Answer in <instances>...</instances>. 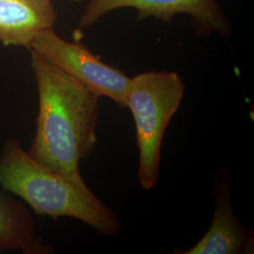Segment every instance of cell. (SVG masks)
Instances as JSON below:
<instances>
[{"instance_id": "cell-1", "label": "cell", "mask_w": 254, "mask_h": 254, "mask_svg": "<svg viewBox=\"0 0 254 254\" xmlns=\"http://www.w3.org/2000/svg\"><path fill=\"white\" fill-rule=\"evenodd\" d=\"M29 52L39 109L35 136L27 152L38 162L90 190L79 163L97 145L100 96L36 51Z\"/></svg>"}, {"instance_id": "cell-2", "label": "cell", "mask_w": 254, "mask_h": 254, "mask_svg": "<svg viewBox=\"0 0 254 254\" xmlns=\"http://www.w3.org/2000/svg\"><path fill=\"white\" fill-rule=\"evenodd\" d=\"M0 184L39 215L55 220L75 218L105 236H117L122 231L116 213L91 190H82L38 162L14 137L0 150Z\"/></svg>"}, {"instance_id": "cell-3", "label": "cell", "mask_w": 254, "mask_h": 254, "mask_svg": "<svg viewBox=\"0 0 254 254\" xmlns=\"http://www.w3.org/2000/svg\"><path fill=\"white\" fill-rule=\"evenodd\" d=\"M185 84L177 72H146L129 79L127 106L133 113L138 149L137 177L143 190L159 179L164 134L181 106Z\"/></svg>"}, {"instance_id": "cell-4", "label": "cell", "mask_w": 254, "mask_h": 254, "mask_svg": "<svg viewBox=\"0 0 254 254\" xmlns=\"http://www.w3.org/2000/svg\"><path fill=\"white\" fill-rule=\"evenodd\" d=\"M98 96H107L120 109H127V90L130 77L118 68L102 62L78 42H68L53 28L40 32L31 48Z\"/></svg>"}, {"instance_id": "cell-5", "label": "cell", "mask_w": 254, "mask_h": 254, "mask_svg": "<svg viewBox=\"0 0 254 254\" xmlns=\"http://www.w3.org/2000/svg\"><path fill=\"white\" fill-rule=\"evenodd\" d=\"M126 8L136 9L138 19L154 17L163 22L188 14L201 36L213 32L228 36L231 32L230 22L217 0H89L78 25L91 27L110 11Z\"/></svg>"}, {"instance_id": "cell-6", "label": "cell", "mask_w": 254, "mask_h": 254, "mask_svg": "<svg viewBox=\"0 0 254 254\" xmlns=\"http://www.w3.org/2000/svg\"><path fill=\"white\" fill-rule=\"evenodd\" d=\"M231 180L226 168L219 169L215 175L213 196L216 201L211 225L205 235L180 254H254V233L243 226L236 218L230 196Z\"/></svg>"}, {"instance_id": "cell-7", "label": "cell", "mask_w": 254, "mask_h": 254, "mask_svg": "<svg viewBox=\"0 0 254 254\" xmlns=\"http://www.w3.org/2000/svg\"><path fill=\"white\" fill-rule=\"evenodd\" d=\"M56 21L51 1L0 0V43L29 50L37 35L53 28Z\"/></svg>"}, {"instance_id": "cell-8", "label": "cell", "mask_w": 254, "mask_h": 254, "mask_svg": "<svg viewBox=\"0 0 254 254\" xmlns=\"http://www.w3.org/2000/svg\"><path fill=\"white\" fill-rule=\"evenodd\" d=\"M49 254L54 249L38 235L29 209L0 184V252Z\"/></svg>"}, {"instance_id": "cell-9", "label": "cell", "mask_w": 254, "mask_h": 254, "mask_svg": "<svg viewBox=\"0 0 254 254\" xmlns=\"http://www.w3.org/2000/svg\"><path fill=\"white\" fill-rule=\"evenodd\" d=\"M72 1H75V2H81V1H89V0H72Z\"/></svg>"}, {"instance_id": "cell-10", "label": "cell", "mask_w": 254, "mask_h": 254, "mask_svg": "<svg viewBox=\"0 0 254 254\" xmlns=\"http://www.w3.org/2000/svg\"><path fill=\"white\" fill-rule=\"evenodd\" d=\"M46 1H51V0H46Z\"/></svg>"}]
</instances>
